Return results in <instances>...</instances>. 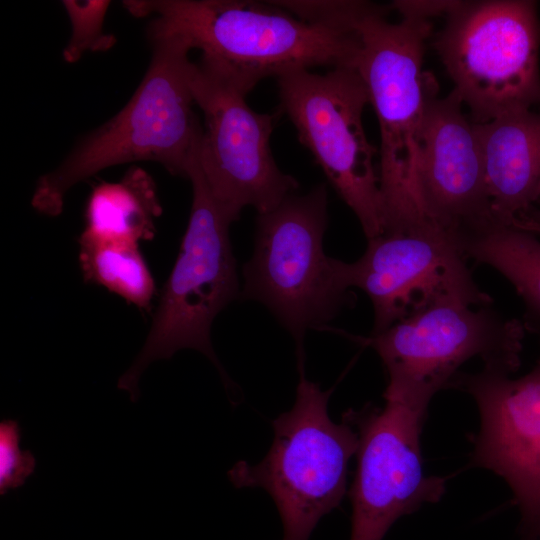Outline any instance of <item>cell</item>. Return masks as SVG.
I'll return each mask as SVG.
<instances>
[{
    "instance_id": "25",
    "label": "cell",
    "mask_w": 540,
    "mask_h": 540,
    "mask_svg": "<svg viewBox=\"0 0 540 540\" xmlns=\"http://www.w3.org/2000/svg\"><path fill=\"white\" fill-rule=\"evenodd\" d=\"M537 234H539V235H540V230H538V231H537Z\"/></svg>"
},
{
    "instance_id": "7",
    "label": "cell",
    "mask_w": 540,
    "mask_h": 540,
    "mask_svg": "<svg viewBox=\"0 0 540 540\" xmlns=\"http://www.w3.org/2000/svg\"><path fill=\"white\" fill-rule=\"evenodd\" d=\"M525 332V323L505 319L489 306L447 298L360 342L377 352L386 369L384 398L427 410L432 397L452 388L459 368L473 357H480L484 367L517 371Z\"/></svg>"
},
{
    "instance_id": "24",
    "label": "cell",
    "mask_w": 540,
    "mask_h": 540,
    "mask_svg": "<svg viewBox=\"0 0 540 540\" xmlns=\"http://www.w3.org/2000/svg\"><path fill=\"white\" fill-rule=\"evenodd\" d=\"M537 202L540 203V191H539V195H538V198H537ZM520 220H526V221H531V222L540 224V211L539 212H531L527 216H525L524 218H522Z\"/></svg>"
},
{
    "instance_id": "20",
    "label": "cell",
    "mask_w": 540,
    "mask_h": 540,
    "mask_svg": "<svg viewBox=\"0 0 540 540\" xmlns=\"http://www.w3.org/2000/svg\"><path fill=\"white\" fill-rule=\"evenodd\" d=\"M299 19L326 29L356 32L358 21L373 7L365 1H273Z\"/></svg>"
},
{
    "instance_id": "16",
    "label": "cell",
    "mask_w": 540,
    "mask_h": 540,
    "mask_svg": "<svg viewBox=\"0 0 540 540\" xmlns=\"http://www.w3.org/2000/svg\"><path fill=\"white\" fill-rule=\"evenodd\" d=\"M161 214L154 179L142 167L131 166L120 180L93 187L79 239L139 245L155 237Z\"/></svg>"
},
{
    "instance_id": "17",
    "label": "cell",
    "mask_w": 540,
    "mask_h": 540,
    "mask_svg": "<svg viewBox=\"0 0 540 540\" xmlns=\"http://www.w3.org/2000/svg\"><path fill=\"white\" fill-rule=\"evenodd\" d=\"M466 258L500 272L523 299L528 315L540 325V235L490 222L457 238Z\"/></svg>"
},
{
    "instance_id": "18",
    "label": "cell",
    "mask_w": 540,
    "mask_h": 540,
    "mask_svg": "<svg viewBox=\"0 0 540 540\" xmlns=\"http://www.w3.org/2000/svg\"><path fill=\"white\" fill-rule=\"evenodd\" d=\"M79 265L86 282L104 287L149 310L155 282L138 244L78 239Z\"/></svg>"
},
{
    "instance_id": "14",
    "label": "cell",
    "mask_w": 540,
    "mask_h": 540,
    "mask_svg": "<svg viewBox=\"0 0 540 540\" xmlns=\"http://www.w3.org/2000/svg\"><path fill=\"white\" fill-rule=\"evenodd\" d=\"M463 106L455 89L442 98L438 89L429 95L416 170V191L424 213L455 241L496 221L476 126Z\"/></svg>"
},
{
    "instance_id": "5",
    "label": "cell",
    "mask_w": 540,
    "mask_h": 540,
    "mask_svg": "<svg viewBox=\"0 0 540 540\" xmlns=\"http://www.w3.org/2000/svg\"><path fill=\"white\" fill-rule=\"evenodd\" d=\"M293 407L272 421L273 443L257 464L237 462L228 472L236 488H261L273 499L283 524L282 540H309L320 519L337 508L345 493L347 467L359 446L358 432L344 413L328 414L331 390L304 374Z\"/></svg>"
},
{
    "instance_id": "3",
    "label": "cell",
    "mask_w": 540,
    "mask_h": 540,
    "mask_svg": "<svg viewBox=\"0 0 540 540\" xmlns=\"http://www.w3.org/2000/svg\"><path fill=\"white\" fill-rule=\"evenodd\" d=\"M200 139L187 167L193 198L179 254L163 287L145 343L117 383L118 389L130 394L132 402L139 399L138 383L144 370L182 349L204 354L218 370L225 388L233 386L210 337L214 319L239 299L241 290L229 237L233 221L206 183L199 160Z\"/></svg>"
},
{
    "instance_id": "11",
    "label": "cell",
    "mask_w": 540,
    "mask_h": 540,
    "mask_svg": "<svg viewBox=\"0 0 540 540\" xmlns=\"http://www.w3.org/2000/svg\"><path fill=\"white\" fill-rule=\"evenodd\" d=\"M466 259L448 232L419 217L385 227L357 261L338 260L337 268L346 288L370 298L376 334L442 299L490 306L492 298L477 286Z\"/></svg>"
},
{
    "instance_id": "22",
    "label": "cell",
    "mask_w": 540,
    "mask_h": 540,
    "mask_svg": "<svg viewBox=\"0 0 540 540\" xmlns=\"http://www.w3.org/2000/svg\"><path fill=\"white\" fill-rule=\"evenodd\" d=\"M460 1H414L397 0L390 4L392 10L397 11L402 18L430 20L435 16H448Z\"/></svg>"
},
{
    "instance_id": "8",
    "label": "cell",
    "mask_w": 540,
    "mask_h": 540,
    "mask_svg": "<svg viewBox=\"0 0 540 540\" xmlns=\"http://www.w3.org/2000/svg\"><path fill=\"white\" fill-rule=\"evenodd\" d=\"M433 44L473 123L540 103L536 2L460 1Z\"/></svg>"
},
{
    "instance_id": "6",
    "label": "cell",
    "mask_w": 540,
    "mask_h": 540,
    "mask_svg": "<svg viewBox=\"0 0 540 540\" xmlns=\"http://www.w3.org/2000/svg\"><path fill=\"white\" fill-rule=\"evenodd\" d=\"M375 4L356 24L361 75L380 128L379 179L384 218L423 210L416 191L419 139L429 95L438 89L423 70L430 20L386 16Z\"/></svg>"
},
{
    "instance_id": "26",
    "label": "cell",
    "mask_w": 540,
    "mask_h": 540,
    "mask_svg": "<svg viewBox=\"0 0 540 540\" xmlns=\"http://www.w3.org/2000/svg\"><path fill=\"white\" fill-rule=\"evenodd\" d=\"M538 540H540V536H539Z\"/></svg>"
},
{
    "instance_id": "23",
    "label": "cell",
    "mask_w": 540,
    "mask_h": 540,
    "mask_svg": "<svg viewBox=\"0 0 540 540\" xmlns=\"http://www.w3.org/2000/svg\"><path fill=\"white\" fill-rule=\"evenodd\" d=\"M519 227L522 229L531 231V232H536L540 230V224H537L531 221H522L520 222Z\"/></svg>"
},
{
    "instance_id": "15",
    "label": "cell",
    "mask_w": 540,
    "mask_h": 540,
    "mask_svg": "<svg viewBox=\"0 0 540 540\" xmlns=\"http://www.w3.org/2000/svg\"><path fill=\"white\" fill-rule=\"evenodd\" d=\"M491 210L512 225L527 216L540 191V113L517 110L476 124Z\"/></svg>"
},
{
    "instance_id": "9",
    "label": "cell",
    "mask_w": 540,
    "mask_h": 540,
    "mask_svg": "<svg viewBox=\"0 0 540 540\" xmlns=\"http://www.w3.org/2000/svg\"><path fill=\"white\" fill-rule=\"evenodd\" d=\"M280 108L300 143L313 155L329 183L358 218L367 240L383 231L384 209L377 149L362 122L369 103L366 85L354 67L325 74L297 69L277 77Z\"/></svg>"
},
{
    "instance_id": "21",
    "label": "cell",
    "mask_w": 540,
    "mask_h": 540,
    "mask_svg": "<svg viewBox=\"0 0 540 540\" xmlns=\"http://www.w3.org/2000/svg\"><path fill=\"white\" fill-rule=\"evenodd\" d=\"M21 428L16 420L0 422V494L14 490L34 473L36 459L29 450L20 449Z\"/></svg>"
},
{
    "instance_id": "19",
    "label": "cell",
    "mask_w": 540,
    "mask_h": 540,
    "mask_svg": "<svg viewBox=\"0 0 540 540\" xmlns=\"http://www.w3.org/2000/svg\"><path fill=\"white\" fill-rule=\"evenodd\" d=\"M62 4L72 26L71 37L63 50L66 62H77L86 51L104 52L115 45V36L103 31L110 1L64 0Z\"/></svg>"
},
{
    "instance_id": "1",
    "label": "cell",
    "mask_w": 540,
    "mask_h": 540,
    "mask_svg": "<svg viewBox=\"0 0 540 540\" xmlns=\"http://www.w3.org/2000/svg\"><path fill=\"white\" fill-rule=\"evenodd\" d=\"M152 58L126 106L87 134L53 171L42 175L31 205L58 216L66 193L99 171L123 163L156 161L186 177L202 126L194 114L190 86V42L159 17L148 27Z\"/></svg>"
},
{
    "instance_id": "10",
    "label": "cell",
    "mask_w": 540,
    "mask_h": 540,
    "mask_svg": "<svg viewBox=\"0 0 540 540\" xmlns=\"http://www.w3.org/2000/svg\"><path fill=\"white\" fill-rule=\"evenodd\" d=\"M190 86L205 122L201 169L214 199L233 222L245 207L266 213L298 190V181L277 166L271 151L276 114L254 111L246 95L203 59L193 62Z\"/></svg>"
},
{
    "instance_id": "2",
    "label": "cell",
    "mask_w": 540,
    "mask_h": 540,
    "mask_svg": "<svg viewBox=\"0 0 540 540\" xmlns=\"http://www.w3.org/2000/svg\"><path fill=\"white\" fill-rule=\"evenodd\" d=\"M136 17L156 14L247 95L263 78L315 66H356L357 32L309 24L273 1L126 0Z\"/></svg>"
},
{
    "instance_id": "13",
    "label": "cell",
    "mask_w": 540,
    "mask_h": 540,
    "mask_svg": "<svg viewBox=\"0 0 540 540\" xmlns=\"http://www.w3.org/2000/svg\"><path fill=\"white\" fill-rule=\"evenodd\" d=\"M452 388L469 393L479 414L471 465L493 471L511 488L525 540L540 536V356L530 372L510 374L483 367L460 372Z\"/></svg>"
},
{
    "instance_id": "4",
    "label": "cell",
    "mask_w": 540,
    "mask_h": 540,
    "mask_svg": "<svg viewBox=\"0 0 540 540\" xmlns=\"http://www.w3.org/2000/svg\"><path fill=\"white\" fill-rule=\"evenodd\" d=\"M324 183L291 193L273 210L258 214L252 257L244 264L239 299L268 308L296 343L310 329L324 328L355 297L342 283L337 260L323 250L328 223Z\"/></svg>"
},
{
    "instance_id": "12",
    "label": "cell",
    "mask_w": 540,
    "mask_h": 540,
    "mask_svg": "<svg viewBox=\"0 0 540 540\" xmlns=\"http://www.w3.org/2000/svg\"><path fill=\"white\" fill-rule=\"evenodd\" d=\"M345 414L359 436L350 540H382L400 517L438 502L446 479L425 474L420 435L427 410L397 399Z\"/></svg>"
}]
</instances>
